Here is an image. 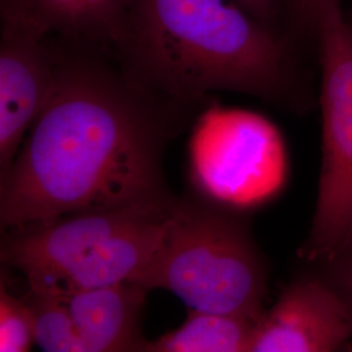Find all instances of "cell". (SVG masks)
<instances>
[{
  "label": "cell",
  "mask_w": 352,
  "mask_h": 352,
  "mask_svg": "<svg viewBox=\"0 0 352 352\" xmlns=\"http://www.w3.org/2000/svg\"><path fill=\"white\" fill-rule=\"evenodd\" d=\"M252 14L269 25L276 26L282 0H238Z\"/></svg>",
  "instance_id": "obj_15"
},
{
  "label": "cell",
  "mask_w": 352,
  "mask_h": 352,
  "mask_svg": "<svg viewBox=\"0 0 352 352\" xmlns=\"http://www.w3.org/2000/svg\"><path fill=\"white\" fill-rule=\"evenodd\" d=\"M52 45L47 98L0 177L3 230L173 200L162 155L187 109L141 88L104 51Z\"/></svg>",
  "instance_id": "obj_1"
},
{
  "label": "cell",
  "mask_w": 352,
  "mask_h": 352,
  "mask_svg": "<svg viewBox=\"0 0 352 352\" xmlns=\"http://www.w3.org/2000/svg\"><path fill=\"white\" fill-rule=\"evenodd\" d=\"M52 38L36 0H0V177L47 98L55 67Z\"/></svg>",
  "instance_id": "obj_6"
},
{
  "label": "cell",
  "mask_w": 352,
  "mask_h": 352,
  "mask_svg": "<svg viewBox=\"0 0 352 352\" xmlns=\"http://www.w3.org/2000/svg\"><path fill=\"white\" fill-rule=\"evenodd\" d=\"M148 292L128 280L77 291L63 299L84 351H144L141 316Z\"/></svg>",
  "instance_id": "obj_8"
},
{
  "label": "cell",
  "mask_w": 352,
  "mask_h": 352,
  "mask_svg": "<svg viewBox=\"0 0 352 352\" xmlns=\"http://www.w3.org/2000/svg\"><path fill=\"white\" fill-rule=\"evenodd\" d=\"M34 338L45 352H85L75 322L63 299L30 292Z\"/></svg>",
  "instance_id": "obj_11"
},
{
  "label": "cell",
  "mask_w": 352,
  "mask_h": 352,
  "mask_svg": "<svg viewBox=\"0 0 352 352\" xmlns=\"http://www.w3.org/2000/svg\"><path fill=\"white\" fill-rule=\"evenodd\" d=\"M113 58L141 88L187 110L214 91L302 106L287 39L238 0H131Z\"/></svg>",
  "instance_id": "obj_2"
},
{
  "label": "cell",
  "mask_w": 352,
  "mask_h": 352,
  "mask_svg": "<svg viewBox=\"0 0 352 352\" xmlns=\"http://www.w3.org/2000/svg\"><path fill=\"white\" fill-rule=\"evenodd\" d=\"M174 201L71 214L7 230L1 261L24 274L30 292L59 299L136 282L160 252Z\"/></svg>",
  "instance_id": "obj_3"
},
{
  "label": "cell",
  "mask_w": 352,
  "mask_h": 352,
  "mask_svg": "<svg viewBox=\"0 0 352 352\" xmlns=\"http://www.w3.org/2000/svg\"><path fill=\"white\" fill-rule=\"evenodd\" d=\"M320 52L322 160L315 213L299 256L324 261L352 234V19L342 0L330 4L316 30Z\"/></svg>",
  "instance_id": "obj_5"
},
{
  "label": "cell",
  "mask_w": 352,
  "mask_h": 352,
  "mask_svg": "<svg viewBox=\"0 0 352 352\" xmlns=\"http://www.w3.org/2000/svg\"><path fill=\"white\" fill-rule=\"evenodd\" d=\"M311 267L340 295L352 317V234L331 256Z\"/></svg>",
  "instance_id": "obj_13"
},
{
  "label": "cell",
  "mask_w": 352,
  "mask_h": 352,
  "mask_svg": "<svg viewBox=\"0 0 352 352\" xmlns=\"http://www.w3.org/2000/svg\"><path fill=\"white\" fill-rule=\"evenodd\" d=\"M294 26L305 34L316 37V30L324 11L338 0H282Z\"/></svg>",
  "instance_id": "obj_14"
},
{
  "label": "cell",
  "mask_w": 352,
  "mask_h": 352,
  "mask_svg": "<svg viewBox=\"0 0 352 352\" xmlns=\"http://www.w3.org/2000/svg\"><path fill=\"white\" fill-rule=\"evenodd\" d=\"M34 338V315L28 300L0 287V351H30Z\"/></svg>",
  "instance_id": "obj_12"
},
{
  "label": "cell",
  "mask_w": 352,
  "mask_h": 352,
  "mask_svg": "<svg viewBox=\"0 0 352 352\" xmlns=\"http://www.w3.org/2000/svg\"><path fill=\"white\" fill-rule=\"evenodd\" d=\"M351 19H352V17H351Z\"/></svg>",
  "instance_id": "obj_16"
},
{
  "label": "cell",
  "mask_w": 352,
  "mask_h": 352,
  "mask_svg": "<svg viewBox=\"0 0 352 352\" xmlns=\"http://www.w3.org/2000/svg\"><path fill=\"white\" fill-rule=\"evenodd\" d=\"M258 320L243 316L189 311L175 330L146 340V352H250Z\"/></svg>",
  "instance_id": "obj_10"
},
{
  "label": "cell",
  "mask_w": 352,
  "mask_h": 352,
  "mask_svg": "<svg viewBox=\"0 0 352 352\" xmlns=\"http://www.w3.org/2000/svg\"><path fill=\"white\" fill-rule=\"evenodd\" d=\"M352 342V317L340 295L312 267L260 316L250 352H337Z\"/></svg>",
  "instance_id": "obj_7"
},
{
  "label": "cell",
  "mask_w": 352,
  "mask_h": 352,
  "mask_svg": "<svg viewBox=\"0 0 352 352\" xmlns=\"http://www.w3.org/2000/svg\"><path fill=\"white\" fill-rule=\"evenodd\" d=\"M136 283L173 292L188 311L258 320L267 272L236 214L210 202L175 199L160 252Z\"/></svg>",
  "instance_id": "obj_4"
},
{
  "label": "cell",
  "mask_w": 352,
  "mask_h": 352,
  "mask_svg": "<svg viewBox=\"0 0 352 352\" xmlns=\"http://www.w3.org/2000/svg\"><path fill=\"white\" fill-rule=\"evenodd\" d=\"M54 36L84 43L113 56L131 0H36Z\"/></svg>",
  "instance_id": "obj_9"
}]
</instances>
